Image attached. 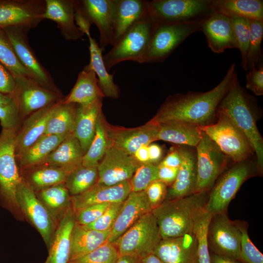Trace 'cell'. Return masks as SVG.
I'll return each mask as SVG.
<instances>
[{"label":"cell","instance_id":"1","mask_svg":"<svg viewBox=\"0 0 263 263\" xmlns=\"http://www.w3.org/2000/svg\"><path fill=\"white\" fill-rule=\"evenodd\" d=\"M237 76L236 65L232 63L223 79L213 89L205 92H188L168 96L149 121L158 124L179 121L200 127L214 123L219 105Z\"/></svg>","mask_w":263,"mask_h":263},{"label":"cell","instance_id":"2","mask_svg":"<svg viewBox=\"0 0 263 263\" xmlns=\"http://www.w3.org/2000/svg\"><path fill=\"white\" fill-rule=\"evenodd\" d=\"M218 110L227 115L244 134L255 152L260 175L263 172V138L257 122L263 115L257 99L241 86L238 76L221 101Z\"/></svg>","mask_w":263,"mask_h":263},{"label":"cell","instance_id":"3","mask_svg":"<svg viewBox=\"0 0 263 263\" xmlns=\"http://www.w3.org/2000/svg\"><path fill=\"white\" fill-rule=\"evenodd\" d=\"M209 191L164 201L151 212L156 221L162 239L175 238L192 232L206 211Z\"/></svg>","mask_w":263,"mask_h":263},{"label":"cell","instance_id":"4","mask_svg":"<svg viewBox=\"0 0 263 263\" xmlns=\"http://www.w3.org/2000/svg\"><path fill=\"white\" fill-rule=\"evenodd\" d=\"M147 15L155 22L203 23L213 13V0H146Z\"/></svg>","mask_w":263,"mask_h":263},{"label":"cell","instance_id":"5","mask_svg":"<svg viewBox=\"0 0 263 263\" xmlns=\"http://www.w3.org/2000/svg\"><path fill=\"white\" fill-rule=\"evenodd\" d=\"M259 174L256 158L234 163L225 169L209 190L206 210L212 214L225 212L243 183Z\"/></svg>","mask_w":263,"mask_h":263},{"label":"cell","instance_id":"6","mask_svg":"<svg viewBox=\"0 0 263 263\" xmlns=\"http://www.w3.org/2000/svg\"><path fill=\"white\" fill-rule=\"evenodd\" d=\"M203 23L155 22L147 47L138 63L165 61L187 38L201 31Z\"/></svg>","mask_w":263,"mask_h":263},{"label":"cell","instance_id":"7","mask_svg":"<svg viewBox=\"0 0 263 263\" xmlns=\"http://www.w3.org/2000/svg\"><path fill=\"white\" fill-rule=\"evenodd\" d=\"M217 120L200 127L204 132L234 163L254 156V150L247 138L224 113L218 110Z\"/></svg>","mask_w":263,"mask_h":263},{"label":"cell","instance_id":"8","mask_svg":"<svg viewBox=\"0 0 263 263\" xmlns=\"http://www.w3.org/2000/svg\"><path fill=\"white\" fill-rule=\"evenodd\" d=\"M161 239L156 221L150 211L143 215L113 243L119 255L142 258L153 253Z\"/></svg>","mask_w":263,"mask_h":263},{"label":"cell","instance_id":"9","mask_svg":"<svg viewBox=\"0 0 263 263\" xmlns=\"http://www.w3.org/2000/svg\"><path fill=\"white\" fill-rule=\"evenodd\" d=\"M16 132L2 129L0 134V197L10 209L19 213L17 191L21 176L15 156Z\"/></svg>","mask_w":263,"mask_h":263},{"label":"cell","instance_id":"10","mask_svg":"<svg viewBox=\"0 0 263 263\" xmlns=\"http://www.w3.org/2000/svg\"><path fill=\"white\" fill-rule=\"evenodd\" d=\"M154 23L146 16L135 23L103 56L104 65L108 72L114 65L123 61L138 62L147 47Z\"/></svg>","mask_w":263,"mask_h":263},{"label":"cell","instance_id":"11","mask_svg":"<svg viewBox=\"0 0 263 263\" xmlns=\"http://www.w3.org/2000/svg\"><path fill=\"white\" fill-rule=\"evenodd\" d=\"M195 150L197 179L194 193L209 191L226 169L230 158L204 132Z\"/></svg>","mask_w":263,"mask_h":263},{"label":"cell","instance_id":"12","mask_svg":"<svg viewBox=\"0 0 263 263\" xmlns=\"http://www.w3.org/2000/svg\"><path fill=\"white\" fill-rule=\"evenodd\" d=\"M242 233L237 222L225 212L212 214L207 230L209 250L213 253L239 261Z\"/></svg>","mask_w":263,"mask_h":263},{"label":"cell","instance_id":"13","mask_svg":"<svg viewBox=\"0 0 263 263\" xmlns=\"http://www.w3.org/2000/svg\"><path fill=\"white\" fill-rule=\"evenodd\" d=\"M8 37L20 63L30 74L32 79L42 87L62 94L49 72L42 65L31 47L27 38L29 29L18 26L3 29Z\"/></svg>","mask_w":263,"mask_h":263},{"label":"cell","instance_id":"14","mask_svg":"<svg viewBox=\"0 0 263 263\" xmlns=\"http://www.w3.org/2000/svg\"><path fill=\"white\" fill-rule=\"evenodd\" d=\"M17 199L20 212L39 232L48 247L57 224L34 190L22 177L18 187Z\"/></svg>","mask_w":263,"mask_h":263},{"label":"cell","instance_id":"15","mask_svg":"<svg viewBox=\"0 0 263 263\" xmlns=\"http://www.w3.org/2000/svg\"><path fill=\"white\" fill-rule=\"evenodd\" d=\"M15 87L12 94L16 102L22 121L32 113L62 99V94L47 90L30 78H15Z\"/></svg>","mask_w":263,"mask_h":263},{"label":"cell","instance_id":"16","mask_svg":"<svg viewBox=\"0 0 263 263\" xmlns=\"http://www.w3.org/2000/svg\"><path fill=\"white\" fill-rule=\"evenodd\" d=\"M116 0H74L75 12L91 25L94 24L99 32V46L104 51L113 45V14Z\"/></svg>","mask_w":263,"mask_h":263},{"label":"cell","instance_id":"17","mask_svg":"<svg viewBox=\"0 0 263 263\" xmlns=\"http://www.w3.org/2000/svg\"><path fill=\"white\" fill-rule=\"evenodd\" d=\"M45 0H0V27L35 28L44 20Z\"/></svg>","mask_w":263,"mask_h":263},{"label":"cell","instance_id":"18","mask_svg":"<svg viewBox=\"0 0 263 263\" xmlns=\"http://www.w3.org/2000/svg\"><path fill=\"white\" fill-rule=\"evenodd\" d=\"M139 165L132 156L111 146L98 164L96 184L111 186L130 180Z\"/></svg>","mask_w":263,"mask_h":263},{"label":"cell","instance_id":"19","mask_svg":"<svg viewBox=\"0 0 263 263\" xmlns=\"http://www.w3.org/2000/svg\"><path fill=\"white\" fill-rule=\"evenodd\" d=\"M106 129L111 146L132 156L141 147L158 140V126L149 121L132 128L112 125L107 121Z\"/></svg>","mask_w":263,"mask_h":263},{"label":"cell","instance_id":"20","mask_svg":"<svg viewBox=\"0 0 263 263\" xmlns=\"http://www.w3.org/2000/svg\"><path fill=\"white\" fill-rule=\"evenodd\" d=\"M153 254L164 263H198V241L194 232L162 239Z\"/></svg>","mask_w":263,"mask_h":263},{"label":"cell","instance_id":"21","mask_svg":"<svg viewBox=\"0 0 263 263\" xmlns=\"http://www.w3.org/2000/svg\"><path fill=\"white\" fill-rule=\"evenodd\" d=\"M182 157V164L174 182L167 188L165 201L184 197L194 193L196 184L195 148L176 145Z\"/></svg>","mask_w":263,"mask_h":263},{"label":"cell","instance_id":"22","mask_svg":"<svg viewBox=\"0 0 263 263\" xmlns=\"http://www.w3.org/2000/svg\"><path fill=\"white\" fill-rule=\"evenodd\" d=\"M60 100L36 111L21 121L16 135V160L44 134L48 121Z\"/></svg>","mask_w":263,"mask_h":263},{"label":"cell","instance_id":"23","mask_svg":"<svg viewBox=\"0 0 263 263\" xmlns=\"http://www.w3.org/2000/svg\"><path fill=\"white\" fill-rule=\"evenodd\" d=\"M151 210L145 190L131 191L123 202L108 242L114 243L143 215Z\"/></svg>","mask_w":263,"mask_h":263},{"label":"cell","instance_id":"24","mask_svg":"<svg viewBox=\"0 0 263 263\" xmlns=\"http://www.w3.org/2000/svg\"><path fill=\"white\" fill-rule=\"evenodd\" d=\"M211 50L217 54L238 49L231 18L215 12L203 24L201 30Z\"/></svg>","mask_w":263,"mask_h":263},{"label":"cell","instance_id":"25","mask_svg":"<svg viewBox=\"0 0 263 263\" xmlns=\"http://www.w3.org/2000/svg\"><path fill=\"white\" fill-rule=\"evenodd\" d=\"M131 191L130 180L111 186L96 184L84 193L72 196V207L74 211H76L93 205L122 202Z\"/></svg>","mask_w":263,"mask_h":263},{"label":"cell","instance_id":"26","mask_svg":"<svg viewBox=\"0 0 263 263\" xmlns=\"http://www.w3.org/2000/svg\"><path fill=\"white\" fill-rule=\"evenodd\" d=\"M46 9L42 18L55 22L66 40L76 41L84 34L75 20L74 0H45Z\"/></svg>","mask_w":263,"mask_h":263},{"label":"cell","instance_id":"27","mask_svg":"<svg viewBox=\"0 0 263 263\" xmlns=\"http://www.w3.org/2000/svg\"><path fill=\"white\" fill-rule=\"evenodd\" d=\"M103 99L99 98L86 105L76 104L73 133L79 141L84 155L94 136L97 119L102 111Z\"/></svg>","mask_w":263,"mask_h":263},{"label":"cell","instance_id":"28","mask_svg":"<svg viewBox=\"0 0 263 263\" xmlns=\"http://www.w3.org/2000/svg\"><path fill=\"white\" fill-rule=\"evenodd\" d=\"M75 224V215L72 207L59 221L48 246V256L45 263H69L71 235Z\"/></svg>","mask_w":263,"mask_h":263},{"label":"cell","instance_id":"29","mask_svg":"<svg viewBox=\"0 0 263 263\" xmlns=\"http://www.w3.org/2000/svg\"><path fill=\"white\" fill-rule=\"evenodd\" d=\"M146 15V0H116L113 20V45Z\"/></svg>","mask_w":263,"mask_h":263},{"label":"cell","instance_id":"30","mask_svg":"<svg viewBox=\"0 0 263 263\" xmlns=\"http://www.w3.org/2000/svg\"><path fill=\"white\" fill-rule=\"evenodd\" d=\"M158 140L169 142L176 145L194 147L203 134L200 127L179 121H169L157 124Z\"/></svg>","mask_w":263,"mask_h":263},{"label":"cell","instance_id":"31","mask_svg":"<svg viewBox=\"0 0 263 263\" xmlns=\"http://www.w3.org/2000/svg\"><path fill=\"white\" fill-rule=\"evenodd\" d=\"M83 156L79 141L71 133L51 153L43 164L62 168L71 172L82 164Z\"/></svg>","mask_w":263,"mask_h":263},{"label":"cell","instance_id":"32","mask_svg":"<svg viewBox=\"0 0 263 263\" xmlns=\"http://www.w3.org/2000/svg\"><path fill=\"white\" fill-rule=\"evenodd\" d=\"M88 37L89 42L90 62L83 68L85 70H92L96 74L99 86L105 97L116 99L120 95V88L113 81V75L110 74L103 61L102 52L94 38L91 36Z\"/></svg>","mask_w":263,"mask_h":263},{"label":"cell","instance_id":"33","mask_svg":"<svg viewBox=\"0 0 263 263\" xmlns=\"http://www.w3.org/2000/svg\"><path fill=\"white\" fill-rule=\"evenodd\" d=\"M111 230L99 231L75 223L72 230L70 261L96 249L108 242Z\"/></svg>","mask_w":263,"mask_h":263},{"label":"cell","instance_id":"34","mask_svg":"<svg viewBox=\"0 0 263 263\" xmlns=\"http://www.w3.org/2000/svg\"><path fill=\"white\" fill-rule=\"evenodd\" d=\"M67 136L46 134L41 136L17 159L20 173L43 164Z\"/></svg>","mask_w":263,"mask_h":263},{"label":"cell","instance_id":"35","mask_svg":"<svg viewBox=\"0 0 263 263\" xmlns=\"http://www.w3.org/2000/svg\"><path fill=\"white\" fill-rule=\"evenodd\" d=\"M104 97L95 73L92 70L83 69L79 73L76 82L69 94L64 97L63 102L86 105Z\"/></svg>","mask_w":263,"mask_h":263},{"label":"cell","instance_id":"36","mask_svg":"<svg viewBox=\"0 0 263 263\" xmlns=\"http://www.w3.org/2000/svg\"><path fill=\"white\" fill-rule=\"evenodd\" d=\"M70 173L62 168L44 164L28 169L20 174L21 177L36 191L65 183Z\"/></svg>","mask_w":263,"mask_h":263},{"label":"cell","instance_id":"37","mask_svg":"<svg viewBox=\"0 0 263 263\" xmlns=\"http://www.w3.org/2000/svg\"><path fill=\"white\" fill-rule=\"evenodd\" d=\"M35 192L57 224L67 210L72 207V196L64 183Z\"/></svg>","mask_w":263,"mask_h":263},{"label":"cell","instance_id":"38","mask_svg":"<svg viewBox=\"0 0 263 263\" xmlns=\"http://www.w3.org/2000/svg\"><path fill=\"white\" fill-rule=\"evenodd\" d=\"M216 12L229 18L240 17L263 22L262 0H213Z\"/></svg>","mask_w":263,"mask_h":263},{"label":"cell","instance_id":"39","mask_svg":"<svg viewBox=\"0 0 263 263\" xmlns=\"http://www.w3.org/2000/svg\"><path fill=\"white\" fill-rule=\"evenodd\" d=\"M63 98L48 121L44 134L68 135L73 132L76 104L64 103Z\"/></svg>","mask_w":263,"mask_h":263},{"label":"cell","instance_id":"40","mask_svg":"<svg viewBox=\"0 0 263 263\" xmlns=\"http://www.w3.org/2000/svg\"><path fill=\"white\" fill-rule=\"evenodd\" d=\"M105 116L102 111L98 116L93 141L84 155L82 165L97 166L108 149L112 146L108 138Z\"/></svg>","mask_w":263,"mask_h":263},{"label":"cell","instance_id":"41","mask_svg":"<svg viewBox=\"0 0 263 263\" xmlns=\"http://www.w3.org/2000/svg\"><path fill=\"white\" fill-rule=\"evenodd\" d=\"M98 178L97 166L81 165L68 175L65 185L71 196L87 191L97 183Z\"/></svg>","mask_w":263,"mask_h":263},{"label":"cell","instance_id":"42","mask_svg":"<svg viewBox=\"0 0 263 263\" xmlns=\"http://www.w3.org/2000/svg\"><path fill=\"white\" fill-rule=\"evenodd\" d=\"M0 62L14 78L25 76L32 79L29 73L18 59L8 36L0 27Z\"/></svg>","mask_w":263,"mask_h":263},{"label":"cell","instance_id":"43","mask_svg":"<svg viewBox=\"0 0 263 263\" xmlns=\"http://www.w3.org/2000/svg\"><path fill=\"white\" fill-rule=\"evenodd\" d=\"M250 19V36L246 57V71L253 66L261 64L262 50L261 44L263 38V22Z\"/></svg>","mask_w":263,"mask_h":263},{"label":"cell","instance_id":"44","mask_svg":"<svg viewBox=\"0 0 263 263\" xmlns=\"http://www.w3.org/2000/svg\"><path fill=\"white\" fill-rule=\"evenodd\" d=\"M0 121L2 129L17 131L21 121L12 94L0 93Z\"/></svg>","mask_w":263,"mask_h":263},{"label":"cell","instance_id":"45","mask_svg":"<svg viewBox=\"0 0 263 263\" xmlns=\"http://www.w3.org/2000/svg\"><path fill=\"white\" fill-rule=\"evenodd\" d=\"M234 36L241 53V65L246 71V60L250 36V19L231 18Z\"/></svg>","mask_w":263,"mask_h":263},{"label":"cell","instance_id":"46","mask_svg":"<svg viewBox=\"0 0 263 263\" xmlns=\"http://www.w3.org/2000/svg\"><path fill=\"white\" fill-rule=\"evenodd\" d=\"M119 256L114 244L107 242L94 251L69 263H116Z\"/></svg>","mask_w":263,"mask_h":263},{"label":"cell","instance_id":"47","mask_svg":"<svg viewBox=\"0 0 263 263\" xmlns=\"http://www.w3.org/2000/svg\"><path fill=\"white\" fill-rule=\"evenodd\" d=\"M159 163L149 162L139 165L130 180L132 191H144L151 183L158 180Z\"/></svg>","mask_w":263,"mask_h":263},{"label":"cell","instance_id":"48","mask_svg":"<svg viewBox=\"0 0 263 263\" xmlns=\"http://www.w3.org/2000/svg\"><path fill=\"white\" fill-rule=\"evenodd\" d=\"M212 215V214L206 211L199 219L194 229L198 241V263H210L207 230Z\"/></svg>","mask_w":263,"mask_h":263},{"label":"cell","instance_id":"49","mask_svg":"<svg viewBox=\"0 0 263 263\" xmlns=\"http://www.w3.org/2000/svg\"><path fill=\"white\" fill-rule=\"evenodd\" d=\"M237 223L242 233L239 261L244 263H263V254L251 241L246 227Z\"/></svg>","mask_w":263,"mask_h":263},{"label":"cell","instance_id":"50","mask_svg":"<svg viewBox=\"0 0 263 263\" xmlns=\"http://www.w3.org/2000/svg\"><path fill=\"white\" fill-rule=\"evenodd\" d=\"M123 202L111 204L98 219L94 223L83 226L99 231L111 230Z\"/></svg>","mask_w":263,"mask_h":263},{"label":"cell","instance_id":"51","mask_svg":"<svg viewBox=\"0 0 263 263\" xmlns=\"http://www.w3.org/2000/svg\"><path fill=\"white\" fill-rule=\"evenodd\" d=\"M111 204L110 203L95 204L74 211L75 223L85 226L94 223L102 215Z\"/></svg>","mask_w":263,"mask_h":263},{"label":"cell","instance_id":"52","mask_svg":"<svg viewBox=\"0 0 263 263\" xmlns=\"http://www.w3.org/2000/svg\"><path fill=\"white\" fill-rule=\"evenodd\" d=\"M167 188L166 184L156 180L151 183L145 190L152 210L165 201Z\"/></svg>","mask_w":263,"mask_h":263},{"label":"cell","instance_id":"53","mask_svg":"<svg viewBox=\"0 0 263 263\" xmlns=\"http://www.w3.org/2000/svg\"><path fill=\"white\" fill-rule=\"evenodd\" d=\"M246 88L256 95H263V66H253L246 73Z\"/></svg>","mask_w":263,"mask_h":263},{"label":"cell","instance_id":"54","mask_svg":"<svg viewBox=\"0 0 263 263\" xmlns=\"http://www.w3.org/2000/svg\"><path fill=\"white\" fill-rule=\"evenodd\" d=\"M15 87V80L14 76L0 62V93L12 94Z\"/></svg>","mask_w":263,"mask_h":263},{"label":"cell","instance_id":"55","mask_svg":"<svg viewBox=\"0 0 263 263\" xmlns=\"http://www.w3.org/2000/svg\"><path fill=\"white\" fill-rule=\"evenodd\" d=\"M178 169L164 166L158 164V178L168 187L170 186L175 181L177 176Z\"/></svg>","mask_w":263,"mask_h":263},{"label":"cell","instance_id":"56","mask_svg":"<svg viewBox=\"0 0 263 263\" xmlns=\"http://www.w3.org/2000/svg\"><path fill=\"white\" fill-rule=\"evenodd\" d=\"M159 163L171 168H179L182 164V157L175 146L170 149L167 155Z\"/></svg>","mask_w":263,"mask_h":263},{"label":"cell","instance_id":"57","mask_svg":"<svg viewBox=\"0 0 263 263\" xmlns=\"http://www.w3.org/2000/svg\"><path fill=\"white\" fill-rule=\"evenodd\" d=\"M149 162L159 163L162 160L163 155V150L160 145L151 143L148 145Z\"/></svg>","mask_w":263,"mask_h":263},{"label":"cell","instance_id":"58","mask_svg":"<svg viewBox=\"0 0 263 263\" xmlns=\"http://www.w3.org/2000/svg\"><path fill=\"white\" fill-rule=\"evenodd\" d=\"M148 146H143L139 148L133 154L134 159L139 164L149 162Z\"/></svg>","mask_w":263,"mask_h":263},{"label":"cell","instance_id":"59","mask_svg":"<svg viewBox=\"0 0 263 263\" xmlns=\"http://www.w3.org/2000/svg\"><path fill=\"white\" fill-rule=\"evenodd\" d=\"M210 263H239L237 260L213 253L210 254Z\"/></svg>","mask_w":263,"mask_h":263},{"label":"cell","instance_id":"60","mask_svg":"<svg viewBox=\"0 0 263 263\" xmlns=\"http://www.w3.org/2000/svg\"><path fill=\"white\" fill-rule=\"evenodd\" d=\"M141 259L133 255H120L116 263H139Z\"/></svg>","mask_w":263,"mask_h":263},{"label":"cell","instance_id":"61","mask_svg":"<svg viewBox=\"0 0 263 263\" xmlns=\"http://www.w3.org/2000/svg\"><path fill=\"white\" fill-rule=\"evenodd\" d=\"M139 263H164L154 254L151 253L141 259Z\"/></svg>","mask_w":263,"mask_h":263}]
</instances>
